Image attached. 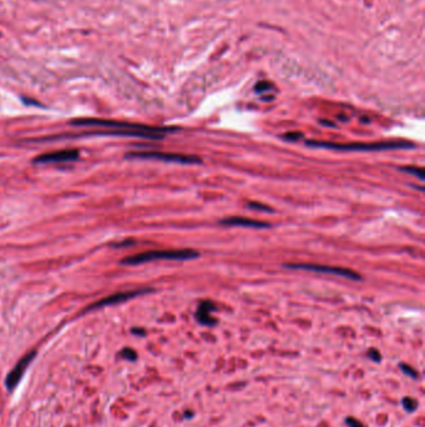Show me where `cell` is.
Returning a JSON list of instances; mask_svg holds the SVG:
<instances>
[{
    "label": "cell",
    "instance_id": "cell-1",
    "mask_svg": "<svg viewBox=\"0 0 425 427\" xmlns=\"http://www.w3.org/2000/svg\"><path fill=\"white\" fill-rule=\"evenodd\" d=\"M70 124L80 126H102L110 127V131L99 132L100 135H124V137H136L144 139H151V140H160L163 139L165 134L175 131V127H154L141 125V124H130L122 123V121L105 120V119H75Z\"/></svg>",
    "mask_w": 425,
    "mask_h": 427
},
{
    "label": "cell",
    "instance_id": "cell-2",
    "mask_svg": "<svg viewBox=\"0 0 425 427\" xmlns=\"http://www.w3.org/2000/svg\"><path fill=\"white\" fill-rule=\"evenodd\" d=\"M305 145L313 148L332 149L339 151H382V150H395V149H410L414 148L410 143H352V144H337L327 143V141L307 140Z\"/></svg>",
    "mask_w": 425,
    "mask_h": 427
},
{
    "label": "cell",
    "instance_id": "cell-3",
    "mask_svg": "<svg viewBox=\"0 0 425 427\" xmlns=\"http://www.w3.org/2000/svg\"><path fill=\"white\" fill-rule=\"evenodd\" d=\"M199 257V252L191 250V249H182V250H156V251H147L143 254L129 256L122 260V264L125 265H140L146 264V262L155 261V260H177V261H183V260H192Z\"/></svg>",
    "mask_w": 425,
    "mask_h": 427
},
{
    "label": "cell",
    "instance_id": "cell-4",
    "mask_svg": "<svg viewBox=\"0 0 425 427\" xmlns=\"http://www.w3.org/2000/svg\"><path fill=\"white\" fill-rule=\"evenodd\" d=\"M129 157H137V159H155L161 160V162L167 163H177V164H186V165H191V164H200L201 159L193 155H182V154H174V152H157V151H138V152H130L127 155Z\"/></svg>",
    "mask_w": 425,
    "mask_h": 427
},
{
    "label": "cell",
    "instance_id": "cell-5",
    "mask_svg": "<svg viewBox=\"0 0 425 427\" xmlns=\"http://www.w3.org/2000/svg\"><path fill=\"white\" fill-rule=\"evenodd\" d=\"M286 268L293 269V270H307L318 274H327V275H334L339 277H346L351 280H362V276L355 271L344 268H334V266L316 265V264H288Z\"/></svg>",
    "mask_w": 425,
    "mask_h": 427
},
{
    "label": "cell",
    "instance_id": "cell-6",
    "mask_svg": "<svg viewBox=\"0 0 425 427\" xmlns=\"http://www.w3.org/2000/svg\"><path fill=\"white\" fill-rule=\"evenodd\" d=\"M35 355H37V352L35 351H32L27 355H25L23 359H21L20 361L15 365V367L10 371L9 375L7 376V381H5V385H7L8 389L13 390L14 387L19 384V381H20L21 377H23L24 372L26 371L27 366L32 364V361L34 360Z\"/></svg>",
    "mask_w": 425,
    "mask_h": 427
},
{
    "label": "cell",
    "instance_id": "cell-7",
    "mask_svg": "<svg viewBox=\"0 0 425 427\" xmlns=\"http://www.w3.org/2000/svg\"><path fill=\"white\" fill-rule=\"evenodd\" d=\"M79 157V151L74 149H66V150H58L54 152H46L40 155L35 159V163L39 164H51V163H65L73 162Z\"/></svg>",
    "mask_w": 425,
    "mask_h": 427
},
{
    "label": "cell",
    "instance_id": "cell-8",
    "mask_svg": "<svg viewBox=\"0 0 425 427\" xmlns=\"http://www.w3.org/2000/svg\"><path fill=\"white\" fill-rule=\"evenodd\" d=\"M149 291H150L149 289H140V290L126 291V292H119V293H115V295H112V296H107V298H105V299H102V300H100V301L95 302V304L91 305V306L89 307L88 310L99 309V307L107 306V305H116V304H120V302L127 301V300H130V299L136 298V296L141 295V293L149 292Z\"/></svg>",
    "mask_w": 425,
    "mask_h": 427
},
{
    "label": "cell",
    "instance_id": "cell-9",
    "mask_svg": "<svg viewBox=\"0 0 425 427\" xmlns=\"http://www.w3.org/2000/svg\"><path fill=\"white\" fill-rule=\"evenodd\" d=\"M222 225H229V226H242V227H254V229H265V227H269L268 223H263V221L253 220V219H247V218H229L223 219L221 221Z\"/></svg>",
    "mask_w": 425,
    "mask_h": 427
},
{
    "label": "cell",
    "instance_id": "cell-10",
    "mask_svg": "<svg viewBox=\"0 0 425 427\" xmlns=\"http://www.w3.org/2000/svg\"><path fill=\"white\" fill-rule=\"evenodd\" d=\"M213 310H215V305H212L211 302H202L196 312L197 321H199L200 324H202V325L206 326L215 325L216 320L211 316V312H212Z\"/></svg>",
    "mask_w": 425,
    "mask_h": 427
},
{
    "label": "cell",
    "instance_id": "cell-11",
    "mask_svg": "<svg viewBox=\"0 0 425 427\" xmlns=\"http://www.w3.org/2000/svg\"><path fill=\"white\" fill-rule=\"evenodd\" d=\"M402 405H403V409H404L407 412H409V414H413V412L416 410V407H418V402L412 397L403 398Z\"/></svg>",
    "mask_w": 425,
    "mask_h": 427
},
{
    "label": "cell",
    "instance_id": "cell-12",
    "mask_svg": "<svg viewBox=\"0 0 425 427\" xmlns=\"http://www.w3.org/2000/svg\"><path fill=\"white\" fill-rule=\"evenodd\" d=\"M399 367H401V370L407 376L412 377V379H414V380H418L419 379V373L416 372L415 368H413L412 366H409V365H407V364H399Z\"/></svg>",
    "mask_w": 425,
    "mask_h": 427
},
{
    "label": "cell",
    "instance_id": "cell-13",
    "mask_svg": "<svg viewBox=\"0 0 425 427\" xmlns=\"http://www.w3.org/2000/svg\"><path fill=\"white\" fill-rule=\"evenodd\" d=\"M402 171H405L408 174H412V175L418 176L420 180H424V171L423 169L418 168H412V166H407V168H402Z\"/></svg>",
    "mask_w": 425,
    "mask_h": 427
},
{
    "label": "cell",
    "instance_id": "cell-14",
    "mask_svg": "<svg viewBox=\"0 0 425 427\" xmlns=\"http://www.w3.org/2000/svg\"><path fill=\"white\" fill-rule=\"evenodd\" d=\"M121 356L124 357V359L130 360V361H135L137 355H136V352L134 350H131V349H125V350H122L121 352Z\"/></svg>",
    "mask_w": 425,
    "mask_h": 427
},
{
    "label": "cell",
    "instance_id": "cell-15",
    "mask_svg": "<svg viewBox=\"0 0 425 427\" xmlns=\"http://www.w3.org/2000/svg\"><path fill=\"white\" fill-rule=\"evenodd\" d=\"M346 423H347V426H348V427H366L364 425V423L360 422V421L358 420V418L351 417V416L346 418Z\"/></svg>",
    "mask_w": 425,
    "mask_h": 427
},
{
    "label": "cell",
    "instance_id": "cell-16",
    "mask_svg": "<svg viewBox=\"0 0 425 427\" xmlns=\"http://www.w3.org/2000/svg\"><path fill=\"white\" fill-rule=\"evenodd\" d=\"M248 207L253 210H260V211H272L271 207H268L267 205L260 204V202H249Z\"/></svg>",
    "mask_w": 425,
    "mask_h": 427
},
{
    "label": "cell",
    "instance_id": "cell-17",
    "mask_svg": "<svg viewBox=\"0 0 425 427\" xmlns=\"http://www.w3.org/2000/svg\"><path fill=\"white\" fill-rule=\"evenodd\" d=\"M368 356L369 359L372 360V361H376V362H380L382 361V356H380V352L376 350V349H371L368 352Z\"/></svg>",
    "mask_w": 425,
    "mask_h": 427
},
{
    "label": "cell",
    "instance_id": "cell-18",
    "mask_svg": "<svg viewBox=\"0 0 425 427\" xmlns=\"http://www.w3.org/2000/svg\"><path fill=\"white\" fill-rule=\"evenodd\" d=\"M283 139H286V140L288 141H298L302 139V134L301 132H288V134H286Z\"/></svg>",
    "mask_w": 425,
    "mask_h": 427
}]
</instances>
